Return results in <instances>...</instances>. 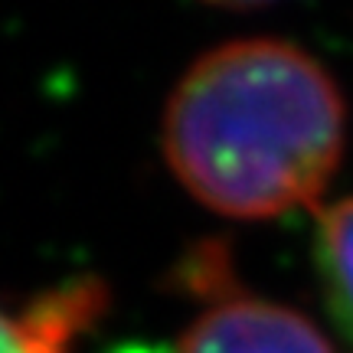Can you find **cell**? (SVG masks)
I'll use <instances>...</instances> for the list:
<instances>
[{
    "label": "cell",
    "mask_w": 353,
    "mask_h": 353,
    "mask_svg": "<svg viewBox=\"0 0 353 353\" xmlns=\"http://www.w3.org/2000/svg\"><path fill=\"white\" fill-rule=\"evenodd\" d=\"M347 101L324 63L275 37L229 39L180 76L161 151L196 203L262 223L314 206L343 161Z\"/></svg>",
    "instance_id": "6da1fadb"
},
{
    "label": "cell",
    "mask_w": 353,
    "mask_h": 353,
    "mask_svg": "<svg viewBox=\"0 0 353 353\" xmlns=\"http://www.w3.org/2000/svg\"><path fill=\"white\" fill-rule=\"evenodd\" d=\"M176 353H337L311 317L252 294H223L183 330Z\"/></svg>",
    "instance_id": "7a4b0ae2"
},
{
    "label": "cell",
    "mask_w": 353,
    "mask_h": 353,
    "mask_svg": "<svg viewBox=\"0 0 353 353\" xmlns=\"http://www.w3.org/2000/svg\"><path fill=\"white\" fill-rule=\"evenodd\" d=\"M105 311L99 281H72L33 301L30 311L0 307V353H69V343Z\"/></svg>",
    "instance_id": "3957f363"
},
{
    "label": "cell",
    "mask_w": 353,
    "mask_h": 353,
    "mask_svg": "<svg viewBox=\"0 0 353 353\" xmlns=\"http://www.w3.org/2000/svg\"><path fill=\"white\" fill-rule=\"evenodd\" d=\"M314 272L334 324L353 347V196L330 203L317 216Z\"/></svg>",
    "instance_id": "277c9868"
},
{
    "label": "cell",
    "mask_w": 353,
    "mask_h": 353,
    "mask_svg": "<svg viewBox=\"0 0 353 353\" xmlns=\"http://www.w3.org/2000/svg\"><path fill=\"white\" fill-rule=\"evenodd\" d=\"M210 7H223V10H259V7H272L278 0H203Z\"/></svg>",
    "instance_id": "5b68a950"
},
{
    "label": "cell",
    "mask_w": 353,
    "mask_h": 353,
    "mask_svg": "<svg viewBox=\"0 0 353 353\" xmlns=\"http://www.w3.org/2000/svg\"><path fill=\"white\" fill-rule=\"evenodd\" d=\"M114 353H164V350L148 347V343H128V347H121V350H114Z\"/></svg>",
    "instance_id": "8992f818"
}]
</instances>
